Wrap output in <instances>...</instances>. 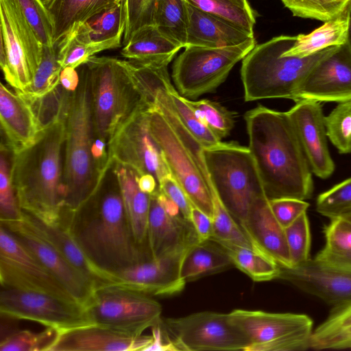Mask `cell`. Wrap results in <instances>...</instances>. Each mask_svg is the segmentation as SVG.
I'll use <instances>...</instances> for the list:
<instances>
[{"instance_id": "74e56055", "label": "cell", "mask_w": 351, "mask_h": 351, "mask_svg": "<svg viewBox=\"0 0 351 351\" xmlns=\"http://www.w3.org/2000/svg\"><path fill=\"white\" fill-rule=\"evenodd\" d=\"M14 152L1 141L0 146V223L22 219L21 209L12 179Z\"/></svg>"}, {"instance_id": "f35d334b", "label": "cell", "mask_w": 351, "mask_h": 351, "mask_svg": "<svg viewBox=\"0 0 351 351\" xmlns=\"http://www.w3.org/2000/svg\"><path fill=\"white\" fill-rule=\"evenodd\" d=\"M56 43L59 47L58 61L62 69H77L100 51L120 47L121 38L103 43H85L68 35Z\"/></svg>"}, {"instance_id": "cb8c5ba5", "label": "cell", "mask_w": 351, "mask_h": 351, "mask_svg": "<svg viewBox=\"0 0 351 351\" xmlns=\"http://www.w3.org/2000/svg\"><path fill=\"white\" fill-rule=\"evenodd\" d=\"M150 195L147 243L152 258H157L198 242L191 221L182 215L171 216L165 210L158 195Z\"/></svg>"}, {"instance_id": "8992f818", "label": "cell", "mask_w": 351, "mask_h": 351, "mask_svg": "<svg viewBox=\"0 0 351 351\" xmlns=\"http://www.w3.org/2000/svg\"><path fill=\"white\" fill-rule=\"evenodd\" d=\"M90 82L95 137L106 143L138 110L150 106L126 60L93 56L84 63Z\"/></svg>"}, {"instance_id": "d4e9b609", "label": "cell", "mask_w": 351, "mask_h": 351, "mask_svg": "<svg viewBox=\"0 0 351 351\" xmlns=\"http://www.w3.org/2000/svg\"><path fill=\"white\" fill-rule=\"evenodd\" d=\"M1 141L16 152L37 138L40 130L30 104L16 90L0 84Z\"/></svg>"}, {"instance_id": "94428289", "label": "cell", "mask_w": 351, "mask_h": 351, "mask_svg": "<svg viewBox=\"0 0 351 351\" xmlns=\"http://www.w3.org/2000/svg\"><path fill=\"white\" fill-rule=\"evenodd\" d=\"M114 1H115L116 3H119V2H121L123 0H114Z\"/></svg>"}, {"instance_id": "30bf717a", "label": "cell", "mask_w": 351, "mask_h": 351, "mask_svg": "<svg viewBox=\"0 0 351 351\" xmlns=\"http://www.w3.org/2000/svg\"><path fill=\"white\" fill-rule=\"evenodd\" d=\"M85 309L93 324L140 336L162 322V308L149 295L116 283L98 286Z\"/></svg>"}, {"instance_id": "ee69618b", "label": "cell", "mask_w": 351, "mask_h": 351, "mask_svg": "<svg viewBox=\"0 0 351 351\" xmlns=\"http://www.w3.org/2000/svg\"><path fill=\"white\" fill-rule=\"evenodd\" d=\"M328 138L339 153H351V99L339 102L325 117Z\"/></svg>"}, {"instance_id": "f546056e", "label": "cell", "mask_w": 351, "mask_h": 351, "mask_svg": "<svg viewBox=\"0 0 351 351\" xmlns=\"http://www.w3.org/2000/svg\"><path fill=\"white\" fill-rule=\"evenodd\" d=\"M52 27L53 45L93 16L114 5V0H41Z\"/></svg>"}, {"instance_id": "c3c4849f", "label": "cell", "mask_w": 351, "mask_h": 351, "mask_svg": "<svg viewBox=\"0 0 351 351\" xmlns=\"http://www.w3.org/2000/svg\"><path fill=\"white\" fill-rule=\"evenodd\" d=\"M323 249L334 253H351V221L342 217L330 218L324 228Z\"/></svg>"}, {"instance_id": "83f0119b", "label": "cell", "mask_w": 351, "mask_h": 351, "mask_svg": "<svg viewBox=\"0 0 351 351\" xmlns=\"http://www.w3.org/2000/svg\"><path fill=\"white\" fill-rule=\"evenodd\" d=\"M23 214L24 220L36 233L71 264L93 280L97 287L113 283L111 276L98 269L88 258L64 225L48 224L23 211Z\"/></svg>"}, {"instance_id": "e575fe53", "label": "cell", "mask_w": 351, "mask_h": 351, "mask_svg": "<svg viewBox=\"0 0 351 351\" xmlns=\"http://www.w3.org/2000/svg\"><path fill=\"white\" fill-rule=\"evenodd\" d=\"M154 24L167 38L185 47L188 29L187 1L157 0Z\"/></svg>"}, {"instance_id": "484cf974", "label": "cell", "mask_w": 351, "mask_h": 351, "mask_svg": "<svg viewBox=\"0 0 351 351\" xmlns=\"http://www.w3.org/2000/svg\"><path fill=\"white\" fill-rule=\"evenodd\" d=\"M188 29L186 46L224 47L240 45L254 34L226 20L203 12L187 2ZM184 47V48H185Z\"/></svg>"}, {"instance_id": "7a4b0ae2", "label": "cell", "mask_w": 351, "mask_h": 351, "mask_svg": "<svg viewBox=\"0 0 351 351\" xmlns=\"http://www.w3.org/2000/svg\"><path fill=\"white\" fill-rule=\"evenodd\" d=\"M248 148L269 199H310L312 171L287 112L259 105L244 117Z\"/></svg>"}, {"instance_id": "d6a6232c", "label": "cell", "mask_w": 351, "mask_h": 351, "mask_svg": "<svg viewBox=\"0 0 351 351\" xmlns=\"http://www.w3.org/2000/svg\"><path fill=\"white\" fill-rule=\"evenodd\" d=\"M125 26V0H123L93 16L69 35L85 43H103L122 38Z\"/></svg>"}, {"instance_id": "db71d44e", "label": "cell", "mask_w": 351, "mask_h": 351, "mask_svg": "<svg viewBox=\"0 0 351 351\" xmlns=\"http://www.w3.org/2000/svg\"><path fill=\"white\" fill-rule=\"evenodd\" d=\"M192 223L199 242L210 240L213 234V221L210 217L192 204L190 212Z\"/></svg>"}, {"instance_id": "1f68e13d", "label": "cell", "mask_w": 351, "mask_h": 351, "mask_svg": "<svg viewBox=\"0 0 351 351\" xmlns=\"http://www.w3.org/2000/svg\"><path fill=\"white\" fill-rule=\"evenodd\" d=\"M347 29L346 10L339 17L324 22L311 33L296 36L295 43L285 51V54L305 58L324 49L341 45L346 43Z\"/></svg>"}, {"instance_id": "ba28073f", "label": "cell", "mask_w": 351, "mask_h": 351, "mask_svg": "<svg viewBox=\"0 0 351 351\" xmlns=\"http://www.w3.org/2000/svg\"><path fill=\"white\" fill-rule=\"evenodd\" d=\"M0 65L15 90L29 86L43 57L44 45L27 20L18 0H0Z\"/></svg>"}, {"instance_id": "9f6ffc18", "label": "cell", "mask_w": 351, "mask_h": 351, "mask_svg": "<svg viewBox=\"0 0 351 351\" xmlns=\"http://www.w3.org/2000/svg\"><path fill=\"white\" fill-rule=\"evenodd\" d=\"M151 328L152 340L144 351H178L175 345L165 336L161 323Z\"/></svg>"}, {"instance_id": "6f0895ef", "label": "cell", "mask_w": 351, "mask_h": 351, "mask_svg": "<svg viewBox=\"0 0 351 351\" xmlns=\"http://www.w3.org/2000/svg\"><path fill=\"white\" fill-rule=\"evenodd\" d=\"M137 181L140 189L147 194L151 195L159 189L156 179L149 173L138 176Z\"/></svg>"}, {"instance_id": "f1b7e54d", "label": "cell", "mask_w": 351, "mask_h": 351, "mask_svg": "<svg viewBox=\"0 0 351 351\" xmlns=\"http://www.w3.org/2000/svg\"><path fill=\"white\" fill-rule=\"evenodd\" d=\"M181 48L152 24L136 31L123 45L121 53L132 62L162 67L168 66Z\"/></svg>"}, {"instance_id": "ffe728a7", "label": "cell", "mask_w": 351, "mask_h": 351, "mask_svg": "<svg viewBox=\"0 0 351 351\" xmlns=\"http://www.w3.org/2000/svg\"><path fill=\"white\" fill-rule=\"evenodd\" d=\"M320 103L301 99L287 113L312 173L321 179H327L333 173L335 165L328 146L325 116Z\"/></svg>"}, {"instance_id": "60d3db41", "label": "cell", "mask_w": 351, "mask_h": 351, "mask_svg": "<svg viewBox=\"0 0 351 351\" xmlns=\"http://www.w3.org/2000/svg\"><path fill=\"white\" fill-rule=\"evenodd\" d=\"M186 100L197 117L220 139L230 134L234 125L235 112L210 99Z\"/></svg>"}, {"instance_id": "8fae6325", "label": "cell", "mask_w": 351, "mask_h": 351, "mask_svg": "<svg viewBox=\"0 0 351 351\" xmlns=\"http://www.w3.org/2000/svg\"><path fill=\"white\" fill-rule=\"evenodd\" d=\"M231 321L250 341L244 351H303L310 349L313 322L305 315L234 309Z\"/></svg>"}, {"instance_id": "4dcf8cb0", "label": "cell", "mask_w": 351, "mask_h": 351, "mask_svg": "<svg viewBox=\"0 0 351 351\" xmlns=\"http://www.w3.org/2000/svg\"><path fill=\"white\" fill-rule=\"evenodd\" d=\"M234 266L224 248L210 239L196 242L186 252L181 266V277L186 283L223 271Z\"/></svg>"}, {"instance_id": "7c38bea8", "label": "cell", "mask_w": 351, "mask_h": 351, "mask_svg": "<svg viewBox=\"0 0 351 351\" xmlns=\"http://www.w3.org/2000/svg\"><path fill=\"white\" fill-rule=\"evenodd\" d=\"M161 327L178 351L243 350L250 344L229 313L202 311L162 318Z\"/></svg>"}, {"instance_id": "5bb4252c", "label": "cell", "mask_w": 351, "mask_h": 351, "mask_svg": "<svg viewBox=\"0 0 351 351\" xmlns=\"http://www.w3.org/2000/svg\"><path fill=\"white\" fill-rule=\"evenodd\" d=\"M150 107L138 110L118 129L108 143V153L112 160L133 169L139 176L152 175L159 185L171 173L149 130Z\"/></svg>"}, {"instance_id": "d6986e66", "label": "cell", "mask_w": 351, "mask_h": 351, "mask_svg": "<svg viewBox=\"0 0 351 351\" xmlns=\"http://www.w3.org/2000/svg\"><path fill=\"white\" fill-rule=\"evenodd\" d=\"M191 245L127 267L113 274L114 283L147 295L177 294L186 284L181 277V266Z\"/></svg>"}, {"instance_id": "680465c9", "label": "cell", "mask_w": 351, "mask_h": 351, "mask_svg": "<svg viewBox=\"0 0 351 351\" xmlns=\"http://www.w3.org/2000/svg\"><path fill=\"white\" fill-rule=\"evenodd\" d=\"M348 15V29H347V40L346 43L351 50V1L347 9Z\"/></svg>"}, {"instance_id": "f907efd6", "label": "cell", "mask_w": 351, "mask_h": 351, "mask_svg": "<svg viewBox=\"0 0 351 351\" xmlns=\"http://www.w3.org/2000/svg\"><path fill=\"white\" fill-rule=\"evenodd\" d=\"M269 200L274 217L284 228L306 213L309 207L307 202L297 198L282 197Z\"/></svg>"}, {"instance_id": "4316f807", "label": "cell", "mask_w": 351, "mask_h": 351, "mask_svg": "<svg viewBox=\"0 0 351 351\" xmlns=\"http://www.w3.org/2000/svg\"><path fill=\"white\" fill-rule=\"evenodd\" d=\"M112 161L134 241L143 252L151 256L147 243L150 195L138 187L137 180L139 175L133 169Z\"/></svg>"}, {"instance_id": "7bdbcfd3", "label": "cell", "mask_w": 351, "mask_h": 351, "mask_svg": "<svg viewBox=\"0 0 351 351\" xmlns=\"http://www.w3.org/2000/svg\"><path fill=\"white\" fill-rule=\"evenodd\" d=\"M58 332L49 327L39 332L15 328L1 337L0 351H49Z\"/></svg>"}, {"instance_id": "91938a15", "label": "cell", "mask_w": 351, "mask_h": 351, "mask_svg": "<svg viewBox=\"0 0 351 351\" xmlns=\"http://www.w3.org/2000/svg\"><path fill=\"white\" fill-rule=\"evenodd\" d=\"M338 216H342L351 221V209L348 210ZM337 217V216H336Z\"/></svg>"}, {"instance_id": "7dc6e473", "label": "cell", "mask_w": 351, "mask_h": 351, "mask_svg": "<svg viewBox=\"0 0 351 351\" xmlns=\"http://www.w3.org/2000/svg\"><path fill=\"white\" fill-rule=\"evenodd\" d=\"M157 0H125V26L122 45L140 28L154 24Z\"/></svg>"}, {"instance_id": "603a6c76", "label": "cell", "mask_w": 351, "mask_h": 351, "mask_svg": "<svg viewBox=\"0 0 351 351\" xmlns=\"http://www.w3.org/2000/svg\"><path fill=\"white\" fill-rule=\"evenodd\" d=\"M239 226L255 250L280 267H291L285 228L274 217L265 195L254 200L246 219Z\"/></svg>"}, {"instance_id": "ac0fdd59", "label": "cell", "mask_w": 351, "mask_h": 351, "mask_svg": "<svg viewBox=\"0 0 351 351\" xmlns=\"http://www.w3.org/2000/svg\"><path fill=\"white\" fill-rule=\"evenodd\" d=\"M298 97L319 102L351 99V50L346 43L332 47L311 67L300 84Z\"/></svg>"}, {"instance_id": "8d00e7d4", "label": "cell", "mask_w": 351, "mask_h": 351, "mask_svg": "<svg viewBox=\"0 0 351 351\" xmlns=\"http://www.w3.org/2000/svg\"><path fill=\"white\" fill-rule=\"evenodd\" d=\"M196 8L226 19L254 34V12L247 0H186Z\"/></svg>"}, {"instance_id": "9c48e42d", "label": "cell", "mask_w": 351, "mask_h": 351, "mask_svg": "<svg viewBox=\"0 0 351 351\" xmlns=\"http://www.w3.org/2000/svg\"><path fill=\"white\" fill-rule=\"evenodd\" d=\"M256 46L254 38L235 46H190L174 61L172 77L176 90L187 99L214 91L231 69Z\"/></svg>"}, {"instance_id": "2e32d148", "label": "cell", "mask_w": 351, "mask_h": 351, "mask_svg": "<svg viewBox=\"0 0 351 351\" xmlns=\"http://www.w3.org/2000/svg\"><path fill=\"white\" fill-rule=\"evenodd\" d=\"M0 282L4 288L40 292L78 304L48 269L1 225Z\"/></svg>"}, {"instance_id": "277c9868", "label": "cell", "mask_w": 351, "mask_h": 351, "mask_svg": "<svg viewBox=\"0 0 351 351\" xmlns=\"http://www.w3.org/2000/svg\"><path fill=\"white\" fill-rule=\"evenodd\" d=\"M80 81L71 93L64 115L63 211L76 210L96 186L99 174L95 169L92 147L95 139L90 88L84 64L77 68Z\"/></svg>"}, {"instance_id": "4fadbf2b", "label": "cell", "mask_w": 351, "mask_h": 351, "mask_svg": "<svg viewBox=\"0 0 351 351\" xmlns=\"http://www.w3.org/2000/svg\"><path fill=\"white\" fill-rule=\"evenodd\" d=\"M149 125L171 174L191 202L212 217L213 200L208 180L171 126L153 105L149 111Z\"/></svg>"}, {"instance_id": "d590c367", "label": "cell", "mask_w": 351, "mask_h": 351, "mask_svg": "<svg viewBox=\"0 0 351 351\" xmlns=\"http://www.w3.org/2000/svg\"><path fill=\"white\" fill-rule=\"evenodd\" d=\"M58 43L43 47V57L31 84L22 90H16L27 99L42 97L53 89L60 82L62 67L58 61Z\"/></svg>"}, {"instance_id": "b9f144b4", "label": "cell", "mask_w": 351, "mask_h": 351, "mask_svg": "<svg viewBox=\"0 0 351 351\" xmlns=\"http://www.w3.org/2000/svg\"><path fill=\"white\" fill-rule=\"evenodd\" d=\"M293 16L326 22L341 16L351 0H280Z\"/></svg>"}, {"instance_id": "bcb514c9", "label": "cell", "mask_w": 351, "mask_h": 351, "mask_svg": "<svg viewBox=\"0 0 351 351\" xmlns=\"http://www.w3.org/2000/svg\"><path fill=\"white\" fill-rule=\"evenodd\" d=\"M350 209H351V177L320 193L317 197V211L329 219Z\"/></svg>"}, {"instance_id": "7402d4cb", "label": "cell", "mask_w": 351, "mask_h": 351, "mask_svg": "<svg viewBox=\"0 0 351 351\" xmlns=\"http://www.w3.org/2000/svg\"><path fill=\"white\" fill-rule=\"evenodd\" d=\"M152 340L90 324L58 331L49 351H144Z\"/></svg>"}, {"instance_id": "816d5d0a", "label": "cell", "mask_w": 351, "mask_h": 351, "mask_svg": "<svg viewBox=\"0 0 351 351\" xmlns=\"http://www.w3.org/2000/svg\"><path fill=\"white\" fill-rule=\"evenodd\" d=\"M350 326H351V301L333 306L328 317L313 330L311 341Z\"/></svg>"}, {"instance_id": "f5cc1de1", "label": "cell", "mask_w": 351, "mask_h": 351, "mask_svg": "<svg viewBox=\"0 0 351 351\" xmlns=\"http://www.w3.org/2000/svg\"><path fill=\"white\" fill-rule=\"evenodd\" d=\"M159 190L177 204L183 217L190 221L192 203L172 174L165 176L160 180Z\"/></svg>"}, {"instance_id": "681fc988", "label": "cell", "mask_w": 351, "mask_h": 351, "mask_svg": "<svg viewBox=\"0 0 351 351\" xmlns=\"http://www.w3.org/2000/svg\"><path fill=\"white\" fill-rule=\"evenodd\" d=\"M18 1L27 20L43 45H53L52 27L43 3L37 0Z\"/></svg>"}, {"instance_id": "9a60e30c", "label": "cell", "mask_w": 351, "mask_h": 351, "mask_svg": "<svg viewBox=\"0 0 351 351\" xmlns=\"http://www.w3.org/2000/svg\"><path fill=\"white\" fill-rule=\"evenodd\" d=\"M0 314L38 322L58 331L93 324L85 308L40 292L4 288L0 292Z\"/></svg>"}, {"instance_id": "11a10c76", "label": "cell", "mask_w": 351, "mask_h": 351, "mask_svg": "<svg viewBox=\"0 0 351 351\" xmlns=\"http://www.w3.org/2000/svg\"><path fill=\"white\" fill-rule=\"evenodd\" d=\"M314 259L327 266L351 272V253H334L322 249Z\"/></svg>"}, {"instance_id": "44dd1931", "label": "cell", "mask_w": 351, "mask_h": 351, "mask_svg": "<svg viewBox=\"0 0 351 351\" xmlns=\"http://www.w3.org/2000/svg\"><path fill=\"white\" fill-rule=\"evenodd\" d=\"M280 268L278 279L332 306L351 301V272L327 266L314 258Z\"/></svg>"}, {"instance_id": "e0dca14e", "label": "cell", "mask_w": 351, "mask_h": 351, "mask_svg": "<svg viewBox=\"0 0 351 351\" xmlns=\"http://www.w3.org/2000/svg\"><path fill=\"white\" fill-rule=\"evenodd\" d=\"M0 225L27 249L79 304L85 308L97 288L95 282L71 264L22 219Z\"/></svg>"}, {"instance_id": "6da1fadb", "label": "cell", "mask_w": 351, "mask_h": 351, "mask_svg": "<svg viewBox=\"0 0 351 351\" xmlns=\"http://www.w3.org/2000/svg\"><path fill=\"white\" fill-rule=\"evenodd\" d=\"M61 223L93 264L112 280L114 273L152 258L134 241L111 158L85 201L73 211L62 212Z\"/></svg>"}, {"instance_id": "3957f363", "label": "cell", "mask_w": 351, "mask_h": 351, "mask_svg": "<svg viewBox=\"0 0 351 351\" xmlns=\"http://www.w3.org/2000/svg\"><path fill=\"white\" fill-rule=\"evenodd\" d=\"M64 120L41 130L14 152L12 179L21 209L48 224H60L65 202Z\"/></svg>"}, {"instance_id": "836d02e7", "label": "cell", "mask_w": 351, "mask_h": 351, "mask_svg": "<svg viewBox=\"0 0 351 351\" xmlns=\"http://www.w3.org/2000/svg\"><path fill=\"white\" fill-rule=\"evenodd\" d=\"M219 245L230 256L234 266L252 280L265 282L278 279L280 266L269 256L252 248L230 244Z\"/></svg>"}, {"instance_id": "5b68a950", "label": "cell", "mask_w": 351, "mask_h": 351, "mask_svg": "<svg viewBox=\"0 0 351 351\" xmlns=\"http://www.w3.org/2000/svg\"><path fill=\"white\" fill-rule=\"evenodd\" d=\"M296 36H279L256 46L242 60L245 101L282 98L299 101L298 90L311 67L331 47L305 58L285 54Z\"/></svg>"}, {"instance_id": "52a82bcc", "label": "cell", "mask_w": 351, "mask_h": 351, "mask_svg": "<svg viewBox=\"0 0 351 351\" xmlns=\"http://www.w3.org/2000/svg\"><path fill=\"white\" fill-rule=\"evenodd\" d=\"M202 154L219 199L239 224L243 222L254 200L265 195L249 148L234 142H221L203 147Z\"/></svg>"}, {"instance_id": "f6af8a7d", "label": "cell", "mask_w": 351, "mask_h": 351, "mask_svg": "<svg viewBox=\"0 0 351 351\" xmlns=\"http://www.w3.org/2000/svg\"><path fill=\"white\" fill-rule=\"evenodd\" d=\"M291 267L305 263L310 258L311 231L307 213L301 215L285 228Z\"/></svg>"}, {"instance_id": "ab89813d", "label": "cell", "mask_w": 351, "mask_h": 351, "mask_svg": "<svg viewBox=\"0 0 351 351\" xmlns=\"http://www.w3.org/2000/svg\"><path fill=\"white\" fill-rule=\"evenodd\" d=\"M167 92L178 117L203 147H210L222 142L221 139L197 117L187 103L186 97L179 94L171 82L167 86Z\"/></svg>"}]
</instances>
